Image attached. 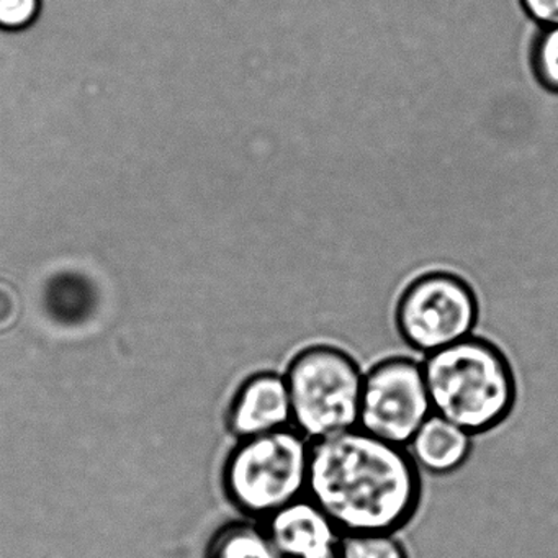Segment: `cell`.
I'll return each mask as SVG.
<instances>
[{
  "mask_svg": "<svg viewBox=\"0 0 558 558\" xmlns=\"http://www.w3.org/2000/svg\"><path fill=\"white\" fill-rule=\"evenodd\" d=\"M208 558H283L263 522H228L211 538Z\"/></svg>",
  "mask_w": 558,
  "mask_h": 558,
  "instance_id": "cell-10",
  "label": "cell"
},
{
  "mask_svg": "<svg viewBox=\"0 0 558 558\" xmlns=\"http://www.w3.org/2000/svg\"><path fill=\"white\" fill-rule=\"evenodd\" d=\"M433 413L423 361L390 355L364 372L359 429L407 447Z\"/></svg>",
  "mask_w": 558,
  "mask_h": 558,
  "instance_id": "cell-6",
  "label": "cell"
},
{
  "mask_svg": "<svg viewBox=\"0 0 558 558\" xmlns=\"http://www.w3.org/2000/svg\"><path fill=\"white\" fill-rule=\"evenodd\" d=\"M423 476L407 447L365 430L312 442L308 498L342 534H397L423 505Z\"/></svg>",
  "mask_w": 558,
  "mask_h": 558,
  "instance_id": "cell-1",
  "label": "cell"
},
{
  "mask_svg": "<svg viewBox=\"0 0 558 558\" xmlns=\"http://www.w3.org/2000/svg\"><path fill=\"white\" fill-rule=\"evenodd\" d=\"M292 427V404L282 372L260 371L247 377L228 411V429L238 440Z\"/></svg>",
  "mask_w": 558,
  "mask_h": 558,
  "instance_id": "cell-7",
  "label": "cell"
},
{
  "mask_svg": "<svg viewBox=\"0 0 558 558\" xmlns=\"http://www.w3.org/2000/svg\"><path fill=\"white\" fill-rule=\"evenodd\" d=\"M292 427L322 440L359 427L364 371L357 359L328 342L299 349L287 362Z\"/></svg>",
  "mask_w": 558,
  "mask_h": 558,
  "instance_id": "cell-4",
  "label": "cell"
},
{
  "mask_svg": "<svg viewBox=\"0 0 558 558\" xmlns=\"http://www.w3.org/2000/svg\"><path fill=\"white\" fill-rule=\"evenodd\" d=\"M434 414L470 436L492 433L518 401V377L496 342L473 335L423 359Z\"/></svg>",
  "mask_w": 558,
  "mask_h": 558,
  "instance_id": "cell-2",
  "label": "cell"
},
{
  "mask_svg": "<svg viewBox=\"0 0 558 558\" xmlns=\"http://www.w3.org/2000/svg\"><path fill=\"white\" fill-rule=\"evenodd\" d=\"M525 11L545 25L558 24V0H522Z\"/></svg>",
  "mask_w": 558,
  "mask_h": 558,
  "instance_id": "cell-14",
  "label": "cell"
},
{
  "mask_svg": "<svg viewBox=\"0 0 558 558\" xmlns=\"http://www.w3.org/2000/svg\"><path fill=\"white\" fill-rule=\"evenodd\" d=\"M535 76L545 89L558 93V24L547 25L532 54Z\"/></svg>",
  "mask_w": 558,
  "mask_h": 558,
  "instance_id": "cell-12",
  "label": "cell"
},
{
  "mask_svg": "<svg viewBox=\"0 0 558 558\" xmlns=\"http://www.w3.org/2000/svg\"><path fill=\"white\" fill-rule=\"evenodd\" d=\"M283 558H338L342 532L308 496L263 522Z\"/></svg>",
  "mask_w": 558,
  "mask_h": 558,
  "instance_id": "cell-8",
  "label": "cell"
},
{
  "mask_svg": "<svg viewBox=\"0 0 558 558\" xmlns=\"http://www.w3.org/2000/svg\"><path fill=\"white\" fill-rule=\"evenodd\" d=\"M393 322L403 344L426 357L475 335L480 299L459 274L427 270L401 290Z\"/></svg>",
  "mask_w": 558,
  "mask_h": 558,
  "instance_id": "cell-5",
  "label": "cell"
},
{
  "mask_svg": "<svg viewBox=\"0 0 558 558\" xmlns=\"http://www.w3.org/2000/svg\"><path fill=\"white\" fill-rule=\"evenodd\" d=\"M41 0H0V28L24 31L37 22Z\"/></svg>",
  "mask_w": 558,
  "mask_h": 558,
  "instance_id": "cell-13",
  "label": "cell"
},
{
  "mask_svg": "<svg viewBox=\"0 0 558 558\" xmlns=\"http://www.w3.org/2000/svg\"><path fill=\"white\" fill-rule=\"evenodd\" d=\"M473 439L462 427L430 414L407 449L421 473L449 476L459 472L473 452Z\"/></svg>",
  "mask_w": 558,
  "mask_h": 558,
  "instance_id": "cell-9",
  "label": "cell"
},
{
  "mask_svg": "<svg viewBox=\"0 0 558 558\" xmlns=\"http://www.w3.org/2000/svg\"><path fill=\"white\" fill-rule=\"evenodd\" d=\"M338 558H410L397 534H348L342 535Z\"/></svg>",
  "mask_w": 558,
  "mask_h": 558,
  "instance_id": "cell-11",
  "label": "cell"
},
{
  "mask_svg": "<svg viewBox=\"0 0 558 558\" xmlns=\"http://www.w3.org/2000/svg\"><path fill=\"white\" fill-rule=\"evenodd\" d=\"M312 440L295 427L238 440L223 466V489L246 519L264 522L308 496Z\"/></svg>",
  "mask_w": 558,
  "mask_h": 558,
  "instance_id": "cell-3",
  "label": "cell"
}]
</instances>
